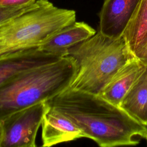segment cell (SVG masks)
I'll list each match as a JSON object with an SVG mask.
<instances>
[{
  "instance_id": "6da1fadb",
  "label": "cell",
  "mask_w": 147,
  "mask_h": 147,
  "mask_svg": "<svg viewBox=\"0 0 147 147\" xmlns=\"http://www.w3.org/2000/svg\"><path fill=\"white\" fill-rule=\"evenodd\" d=\"M46 102L101 147L136 145L146 137L147 125L98 94L69 87Z\"/></svg>"
},
{
  "instance_id": "7a4b0ae2",
  "label": "cell",
  "mask_w": 147,
  "mask_h": 147,
  "mask_svg": "<svg viewBox=\"0 0 147 147\" xmlns=\"http://www.w3.org/2000/svg\"><path fill=\"white\" fill-rule=\"evenodd\" d=\"M76 71L74 60L67 56L24 71L0 85V120L61 92L70 86Z\"/></svg>"
},
{
  "instance_id": "3957f363",
  "label": "cell",
  "mask_w": 147,
  "mask_h": 147,
  "mask_svg": "<svg viewBox=\"0 0 147 147\" xmlns=\"http://www.w3.org/2000/svg\"><path fill=\"white\" fill-rule=\"evenodd\" d=\"M67 56L76 68L69 87L98 95L114 74L135 57L122 36L112 38L99 31L69 48Z\"/></svg>"
},
{
  "instance_id": "277c9868",
  "label": "cell",
  "mask_w": 147,
  "mask_h": 147,
  "mask_svg": "<svg viewBox=\"0 0 147 147\" xmlns=\"http://www.w3.org/2000/svg\"><path fill=\"white\" fill-rule=\"evenodd\" d=\"M75 21V10L58 7L48 0H37L26 11L0 25V55L38 47Z\"/></svg>"
},
{
  "instance_id": "5b68a950",
  "label": "cell",
  "mask_w": 147,
  "mask_h": 147,
  "mask_svg": "<svg viewBox=\"0 0 147 147\" xmlns=\"http://www.w3.org/2000/svg\"><path fill=\"white\" fill-rule=\"evenodd\" d=\"M48 107L38 103L6 117L2 121L3 136L1 147H36V138Z\"/></svg>"
},
{
  "instance_id": "8992f818",
  "label": "cell",
  "mask_w": 147,
  "mask_h": 147,
  "mask_svg": "<svg viewBox=\"0 0 147 147\" xmlns=\"http://www.w3.org/2000/svg\"><path fill=\"white\" fill-rule=\"evenodd\" d=\"M62 57L41 50L38 47L0 55V85L27 70L55 62Z\"/></svg>"
},
{
  "instance_id": "52a82bcc",
  "label": "cell",
  "mask_w": 147,
  "mask_h": 147,
  "mask_svg": "<svg viewBox=\"0 0 147 147\" xmlns=\"http://www.w3.org/2000/svg\"><path fill=\"white\" fill-rule=\"evenodd\" d=\"M140 0H105L99 13V32L112 38L122 36Z\"/></svg>"
},
{
  "instance_id": "ba28073f",
  "label": "cell",
  "mask_w": 147,
  "mask_h": 147,
  "mask_svg": "<svg viewBox=\"0 0 147 147\" xmlns=\"http://www.w3.org/2000/svg\"><path fill=\"white\" fill-rule=\"evenodd\" d=\"M41 126L42 146L49 147L86 138L82 130L72 121L60 111L48 105L43 115Z\"/></svg>"
},
{
  "instance_id": "9c48e42d",
  "label": "cell",
  "mask_w": 147,
  "mask_h": 147,
  "mask_svg": "<svg viewBox=\"0 0 147 147\" xmlns=\"http://www.w3.org/2000/svg\"><path fill=\"white\" fill-rule=\"evenodd\" d=\"M95 33V30L87 24L75 21L55 32L41 43L38 48L47 53L63 57L67 56L69 48Z\"/></svg>"
},
{
  "instance_id": "30bf717a",
  "label": "cell",
  "mask_w": 147,
  "mask_h": 147,
  "mask_svg": "<svg viewBox=\"0 0 147 147\" xmlns=\"http://www.w3.org/2000/svg\"><path fill=\"white\" fill-rule=\"evenodd\" d=\"M146 64L134 57L122 66L99 94L109 102L119 106L132 85L145 69Z\"/></svg>"
},
{
  "instance_id": "8fae6325",
  "label": "cell",
  "mask_w": 147,
  "mask_h": 147,
  "mask_svg": "<svg viewBox=\"0 0 147 147\" xmlns=\"http://www.w3.org/2000/svg\"><path fill=\"white\" fill-rule=\"evenodd\" d=\"M119 106L137 121L147 125V65L125 95Z\"/></svg>"
},
{
  "instance_id": "7c38bea8",
  "label": "cell",
  "mask_w": 147,
  "mask_h": 147,
  "mask_svg": "<svg viewBox=\"0 0 147 147\" xmlns=\"http://www.w3.org/2000/svg\"><path fill=\"white\" fill-rule=\"evenodd\" d=\"M122 36L133 54L147 38V0H140Z\"/></svg>"
},
{
  "instance_id": "4fadbf2b",
  "label": "cell",
  "mask_w": 147,
  "mask_h": 147,
  "mask_svg": "<svg viewBox=\"0 0 147 147\" xmlns=\"http://www.w3.org/2000/svg\"><path fill=\"white\" fill-rule=\"evenodd\" d=\"M33 5L27 6L17 7H6L0 5V25L4 24L5 22L25 12Z\"/></svg>"
},
{
  "instance_id": "5bb4252c",
  "label": "cell",
  "mask_w": 147,
  "mask_h": 147,
  "mask_svg": "<svg viewBox=\"0 0 147 147\" xmlns=\"http://www.w3.org/2000/svg\"><path fill=\"white\" fill-rule=\"evenodd\" d=\"M37 0H0V5L10 7H23L32 5Z\"/></svg>"
},
{
  "instance_id": "9a60e30c",
  "label": "cell",
  "mask_w": 147,
  "mask_h": 147,
  "mask_svg": "<svg viewBox=\"0 0 147 147\" xmlns=\"http://www.w3.org/2000/svg\"><path fill=\"white\" fill-rule=\"evenodd\" d=\"M136 57L147 65V38L134 53Z\"/></svg>"
},
{
  "instance_id": "2e32d148",
  "label": "cell",
  "mask_w": 147,
  "mask_h": 147,
  "mask_svg": "<svg viewBox=\"0 0 147 147\" xmlns=\"http://www.w3.org/2000/svg\"><path fill=\"white\" fill-rule=\"evenodd\" d=\"M3 136V130L2 121L0 120V147L1 146V144L2 142Z\"/></svg>"
},
{
  "instance_id": "e0dca14e",
  "label": "cell",
  "mask_w": 147,
  "mask_h": 147,
  "mask_svg": "<svg viewBox=\"0 0 147 147\" xmlns=\"http://www.w3.org/2000/svg\"><path fill=\"white\" fill-rule=\"evenodd\" d=\"M146 141H147V135H146Z\"/></svg>"
}]
</instances>
